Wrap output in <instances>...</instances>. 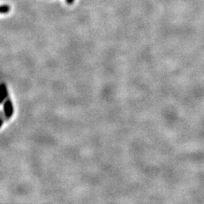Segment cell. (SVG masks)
<instances>
[{"label": "cell", "mask_w": 204, "mask_h": 204, "mask_svg": "<svg viewBox=\"0 0 204 204\" xmlns=\"http://www.w3.org/2000/svg\"><path fill=\"white\" fill-rule=\"evenodd\" d=\"M10 11V7L7 5H2L0 8V11L2 14H6L8 13Z\"/></svg>", "instance_id": "1"}, {"label": "cell", "mask_w": 204, "mask_h": 204, "mask_svg": "<svg viewBox=\"0 0 204 204\" xmlns=\"http://www.w3.org/2000/svg\"><path fill=\"white\" fill-rule=\"evenodd\" d=\"M66 2L68 5H71L74 2V0H66Z\"/></svg>", "instance_id": "2"}]
</instances>
